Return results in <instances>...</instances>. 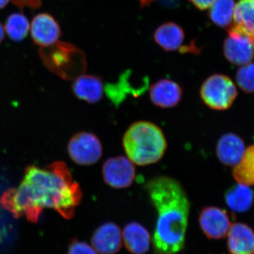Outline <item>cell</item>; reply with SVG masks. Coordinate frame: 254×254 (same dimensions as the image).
Here are the masks:
<instances>
[{
	"label": "cell",
	"mask_w": 254,
	"mask_h": 254,
	"mask_svg": "<svg viewBox=\"0 0 254 254\" xmlns=\"http://www.w3.org/2000/svg\"><path fill=\"white\" fill-rule=\"evenodd\" d=\"M82 191L63 162L46 168L28 167L17 188L9 189L0 198V205L14 218L26 217L36 223L44 208L53 209L64 218L71 219L81 203Z\"/></svg>",
	"instance_id": "obj_1"
},
{
	"label": "cell",
	"mask_w": 254,
	"mask_h": 254,
	"mask_svg": "<svg viewBox=\"0 0 254 254\" xmlns=\"http://www.w3.org/2000/svg\"><path fill=\"white\" fill-rule=\"evenodd\" d=\"M158 213L153 235L155 254H177L185 247L190 203L185 189L175 179L159 176L145 185Z\"/></svg>",
	"instance_id": "obj_2"
},
{
	"label": "cell",
	"mask_w": 254,
	"mask_h": 254,
	"mask_svg": "<svg viewBox=\"0 0 254 254\" xmlns=\"http://www.w3.org/2000/svg\"><path fill=\"white\" fill-rule=\"evenodd\" d=\"M123 143L127 158L139 166L158 163L167 148L161 128L147 121L136 122L128 127Z\"/></svg>",
	"instance_id": "obj_3"
},
{
	"label": "cell",
	"mask_w": 254,
	"mask_h": 254,
	"mask_svg": "<svg viewBox=\"0 0 254 254\" xmlns=\"http://www.w3.org/2000/svg\"><path fill=\"white\" fill-rule=\"evenodd\" d=\"M203 103L211 109H228L237 96L236 87L230 78L222 74H214L207 78L200 91Z\"/></svg>",
	"instance_id": "obj_4"
},
{
	"label": "cell",
	"mask_w": 254,
	"mask_h": 254,
	"mask_svg": "<svg viewBox=\"0 0 254 254\" xmlns=\"http://www.w3.org/2000/svg\"><path fill=\"white\" fill-rule=\"evenodd\" d=\"M68 153L75 163L88 166L99 161L103 155V146L98 136L89 132L82 131L69 140Z\"/></svg>",
	"instance_id": "obj_5"
},
{
	"label": "cell",
	"mask_w": 254,
	"mask_h": 254,
	"mask_svg": "<svg viewBox=\"0 0 254 254\" xmlns=\"http://www.w3.org/2000/svg\"><path fill=\"white\" fill-rule=\"evenodd\" d=\"M224 55L229 62L237 65L250 64L254 58V35L233 26L224 43Z\"/></svg>",
	"instance_id": "obj_6"
},
{
	"label": "cell",
	"mask_w": 254,
	"mask_h": 254,
	"mask_svg": "<svg viewBox=\"0 0 254 254\" xmlns=\"http://www.w3.org/2000/svg\"><path fill=\"white\" fill-rule=\"evenodd\" d=\"M103 180L114 189H125L131 186L136 177L134 164L127 157L110 158L103 164Z\"/></svg>",
	"instance_id": "obj_7"
},
{
	"label": "cell",
	"mask_w": 254,
	"mask_h": 254,
	"mask_svg": "<svg viewBox=\"0 0 254 254\" xmlns=\"http://www.w3.org/2000/svg\"><path fill=\"white\" fill-rule=\"evenodd\" d=\"M30 31L35 44L42 48L54 46L62 36L59 23L51 14L48 13L37 14L32 19Z\"/></svg>",
	"instance_id": "obj_8"
},
{
	"label": "cell",
	"mask_w": 254,
	"mask_h": 254,
	"mask_svg": "<svg viewBox=\"0 0 254 254\" xmlns=\"http://www.w3.org/2000/svg\"><path fill=\"white\" fill-rule=\"evenodd\" d=\"M200 228L209 239L224 238L230 228L227 212L217 207L209 206L202 209L199 215Z\"/></svg>",
	"instance_id": "obj_9"
},
{
	"label": "cell",
	"mask_w": 254,
	"mask_h": 254,
	"mask_svg": "<svg viewBox=\"0 0 254 254\" xmlns=\"http://www.w3.org/2000/svg\"><path fill=\"white\" fill-rule=\"evenodd\" d=\"M91 244L100 254H115L121 250L122 233L114 222H105L93 232Z\"/></svg>",
	"instance_id": "obj_10"
},
{
	"label": "cell",
	"mask_w": 254,
	"mask_h": 254,
	"mask_svg": "<svg viewBox=\"0 0 254 254\" xmlns=\"http://www.w3.org/2000/svg\"><path fill=\"white\" fill-rule=\"evenodd\" d=\"M182 87L170 79L163 78L152 85L150 88V98L152 103L161 108L177 106L182 98Z\"/></svg>",
	"instance_id": "obj_11"
},
{
	"label": "cell",
	"mask_w": 254,
	"mask_h": 254,
	"mask_svg": "<svg viewBox=\"0 0 254 254\" xmlns=\"http://www.w3.org/2000/svg\"><path fill=\"white\" fill-rule=\"evenodd\" d=\"M245 150L243 140L235 133L223 135L217 143V156L222 164L227 166H235L240 163Z\"/></svg>",
	"instance_id": "obj_12"
},
{
	"label": "cell",
	"mask_w": 254,
	"mask_h": 254,
	"mask_svg": "<svg viewBox=\"0 0 254 254\" xmlns=\"http://www.w3.org/2000/svg\"><path fill=\"white\" fill-rule=\"evenodd\" d=\"M231 254H254V232L243 223H235L228 232L227 241Z\"/></svg>",
	"instance_id": "obj_13"
},
{
	"label": "cell",
	"mask_w": 254,
	"mask_h": 254,
	"mask_svg": "<svg viewBox=\"0 0 254 254\" xmlns=\"http://www.w3.org/2000/svg\"><path fill=\"white\" fill-rule=\"evenodd\" d=\"M72 91L78 99L88 103H96L102 99L104 85L101 78L92 75H80L75 78Z\"/></svg>",
	"instance_id": "obj_14"
},
{
	"label": "cell",
	"mask_w": 254,
	"mask_h": 254,
	"mask_svg": "<svg viewBox=\"0 0 254 254\" xmlns=\"http://www.w3.org/2000/svg\"><path fill=\"white\" fill-rule=\"evenodd\" d=\"M124 242L130 253L143 254L150 248L149 232L141 224L131 222L125 225L123 232Z\"/></svg>",
	"instance_id": "obj_15"
},
{
	"label": "cell",
	"mask_w": 254,
	"mask_h": 254,
	"mask_svg": "<svg viewBox=\"0 0 254 254\" xmlns=\"http://www.w3.org/2000/svg\"><path fill=\"white\" fill-rule=\"evenodd\" d=\"M153 37L157 44L165 51H175L185 41V32L177 23L168 22L159 26Z\"/></svg>",
	"instance_id": "obj_16"
},
{
	"label": "cell",
	"mask_w": 254,
	"mask_h": 254,
	"mask_svg": "<svg viewBox=\"0 0 254 254\" xmlns=\"http://www.w3.org/2000/svg\"><path fill=\"white\" fill-rule=\"evenodd\" d=\"M254 200L253 190L247 185L238 184L225 193V201L229 208L236 213H245L250 210Z\"/></svg>",
	"instance_id": "obj_17"
},
{
	"label": "cell",
	"mask_w": 254,
	"mask_h": 254,
	"mask_svg": "<svg viewBox=\"0 0 254 254\" xmlns=\"http://www.w3.org/2000/svg\"><path fill=\"white\" fill-rule=\"evenodd\" d=\"M232 175L239 184L247 186L254 185V145L246 149L242 160L234 168Z\"/></svg>",
	"instance_id": "obj_18"
},
{
	"label": "cell",
	"mask_w": 254,
	"mask_h": 254,
	"mask_svg": "<svg viewBox=\"0 0 254 254\" xmlns=\"http://www.w3.org/2000/svg\"><path fill=\"white\" fill-rule=\"evenodd\" d=\"M233 18L234 26L254 35V0H240L235 5Z\"/></svg>",
	"instance_id": "obj_19"
},
{
	"label": "cell",
	"mask_w": 254,
	"mask_h": 254,
	"mask_svg": "<svg viewBox=\"0 0 254 254\" xmlns=\"http://www.w3.org/2000/svg\"><path fill=\"white\" fill-rule=\"evenodd\" d=\"M234 0H216L209 10L208 16L220 27H227L231 23L235 13Z\"/></svg>",
	"instance_id": "obj_20"
},
{
	"label": "cell",
	"mask_w": 254,
	"mask_h": 254,
	"mask_svg": "<svg viewBox=\"0 0 254 254\" xmlns=\"http://www.w3.org/2000/svg\"><path fill=\"white\" fill-rule=\"evenodd\" d=\"M4 31L13 41H23L28 36L30 31L29 21L24 14L13 13L6 19Z\"/></svg>",
	"instance_id": "obj_21"
},
{
	"label": "cell",
	"mask_w": 254,
	"mask_h": 254,
	"mask_svg": "<svg viewBox=\"0 0 254 254\" xmlns=\"http://www.w3.org/2000/svg\"><path fill=\"white\" fill-rule=\"evenodd\" d=\"M236 78L241 89L246 93H254V63L247 64L239 68Z\"/></svg>",
	"instance_id": "obj_22"
},
{
	"label": "cell",
	"mask_w": 254,
	"mask_h": 254,
	"mask_svg": "<svg viewBox=\"0 0 254 254\" xmlns=\"http://www.w3.org/2000/svg\"><path fill=\"white\" fill-rule=\"evenodd\" d=\"M67 254H98L86 242L73 240L68 245Z\"/></svg>",
	"instance_id": "obj_23"
},
{
	"label": "cell",
	"mask_w": 254,
	"mask_h": 254,
	"mask_svg": "<svg viewBox=\"0 0 254 254\" xmlns=\"http://www.w3.org/2000/svg\"><path fill=\"white\" fill-rule=\"evenodd\" d=\"M197 9L205 10L208 9L216 0H190Z\"/></svg>",
	"instance_id": "obj_24"
},
{
	"label": "cell",
	"mask_w": 254,
	"mask_h": 254,
	"mask_svg": "<svg viewBox=\"0 0 254 254\" xmlns=\"http://www.w3.org/2000/svg\"><path fill=\"white\" fill-rule=\"evenodd\" d=\"M138 1L141 4V7H143V6H149L155 0H138Z\"/></svg>",
	"instance_id": "obj_25"
},
{
	"label": "cell",
	"mask_w": 254,
	"mask_h": 254,
	"mask_svg": "<svg viewBox=\"0 0 254 254\" xmlns=\"http://www.w3.org/2000/svg\"><path fill=\"white\" fill-rule=\"evenodd\" d=\"M5 31L4 26L0 23V43L3 41L4 38Z\"/></svg>",
	"instance_id": "obj_26"
},
{
	"label": "cell",
	"mask_w": 254,
	"mask_h": 254,
	"mask_svg": "<svg viewBox=\"0 0 254 254\" xmlns=\"http://www.w3.org/2000/svg\"><path fill=\"white\" fill-rule=\"evenodd\" d=\"M10 0H0V10L4 8L8 4H9Z\"/></svg>",
	"instance_id": "obj_27"
}]
</instances>
